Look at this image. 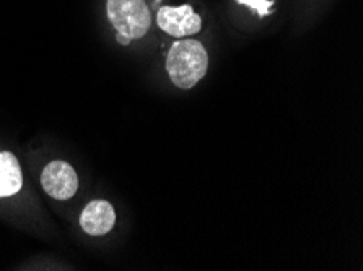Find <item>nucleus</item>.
Listing matches in <instances>:
<instances>
[{"label": "nucleus", "mask_w": 363, "mask_h": 271, "mask_svg": "<svg viewBox=\"0 0 363 271\" xmlns=\"http://www.w3.org/2000/svg\"><path fill=\"white\" fill-rule=\"evenodd\" d=\"M116 223V213L111 203L104 200H95L88 203L80 217V226L86 234L104 236L113 229Z\"/></svg>", "instance_id": "obj_5"}, {"label": "nucleus", "mask_w": 363, "mask_h": 271, "mask_svg": "<svg viewBox=\"0 0 363 271\" xmlns=\"http://www.w3.org/2000/svg\"><path fill=\"white\" fill-rule=\"evenodd\" d=\"M240 4L243 5H247V7L255 10V12H257V15L259 16H266L272 12V5L274 2L272 0H238Z\"/></svg>", "instance_id": "obj_7"}, {"label": "nucleus", "mask_w": 363, "mask_h": 271, "mask_svg": "<svg viewBox=\"0 0 363 271\" xmlns=\"http://www.w3.org/2000/svg\"><path fill=\"white\" fill-rule=\"evenodd\" d=\"M43 189L56 200H69L79 190V177L74 168L64 161H52L41 174Z\"/></svg>", "instance_id": "obj_3"}, {"label": "nucleus", "mask_w": 363, "mask_h": 271, "mask_svg": "<svg viewBox=\"0 0 363 271\" xmlns=\"http://www.w3.org/2000/svg\"><path fill=\"white\" fill-rule=\"evenodd\" d=\"M157 23L164 33L174 38L196 35L202 28L201 16L192 10L191 5L158 8Z\"/></svg>", "instance_id": "obj_4"}, {"label": "nucleus", "mask_w": 363, "mask_h": 271, "mask_svg": "<svg viewBox=\"0 0 363 271\" xmlns=\"http://www.w3.org/2000/svg\"><path fill=\"white\" fill-rule=\"evenodd\" d=\"M23 175L15 154L0 151V198L12 197L21 190Z\"/></svg>", "instance_id": "obj_6"}, {"label": "nucleus", "mask_w": 363, "mask_h": 271, "mask_svg": "<svg viewBox=\"0 0 363 271\" xmlns=\"http://www.w3.org/2000/svg\"><path fill=\"white\" fill-rule=\"evenodd\" d=\"M108 16L118 35L139 40L150 30V10L144 0H108Z\"/></svg>", "instance_id": "obj_2"}, {"label": "nucleus", "mask_w": 363, "mask_h": 271, "mask_svg": "<svg viewBox=\"0 0 363 271\" xmlns=\"http://www.w3.org/2000/svg\"><path fill=\"white\" fill-rule=\"evenodd\" d=\"M208 55L206 47L196 40L174 42L168 52L167 70L174 86L191 90L207 74Z\"/></svg>", "instance_id": "obj_1"}, {"label": "nucleus", "mask_w": 363, "mask_h": 271, "mask_svg": "<svg viewBox=\"0 0 363 271\" xmlns=\"http://www.w3.org/2000/svg\"><path fill=\"white\" fill-rule=\"evenodd\" d=\"M116 40H118V42L123 44V46H128V44H130L129 38H125V36H123V35H116Z\"/></svg>", "instance_id": "obj_8"}]
</instances>
